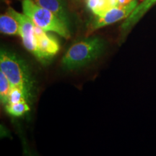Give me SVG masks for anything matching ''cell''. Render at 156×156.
<instances>
[{
    "label": "cell",
    "mask_w": 156,
    "mask_h": 156,
    "mask_svg": "<svg viewBox=\"0 0 156 156\" xmlns=\"http://www.w3.org/2000/svg\"><path fill=\"white\" fill-rule=\"evenodd\" d=\"M22 101H27L24 92L17 87H12L9 95L7 104H13V103L20 102Z\"/></svg>",
    "instance_id": "13"
},
{
    "label": "cell",
    "mask_w": 156,
    "mask_h": 156,
    "mask_svg": "<svg viewBox=\"0 0 156 156\" xmlns=\"http://www.w3.org/2000/svg\"><path fill=\"white\" fill-rule=\"evenodd\" d=\"M35 36L39 50L44 56L45 62H47L59 51V44L57 39L36 25Z\"/></svg>",
    "instance_id": "6"
},
{
    "label": "cell",
    "mask_w": 156,
    "mask_h": 156,
    "mask_svg": "<svg viewBox=\"0 0 156 156\" xmlns=\"http://www.w3.org/2000/svg\"><path fill=\"white\" fill-rule=\"evenodd\" d=\"M132 1H133V0H118V4H117V6L126 5H128V4H129Z\"/></svg>",
    "instance_id": "14"
},
{
    "label": "cell",
    "mask_w": 156,
    "mask_h": 156,
    "mask_svg": "<svg viewBox=\"0 0 156 156\" xmlns=\"http://www.w3.org/2000/svg\"><path fill=\"white\" fill-rule=\"evenodd\" d=\"M5 109L7 113L13 116H21L25 113L30 111L28 102L27 101H22L20 102L13 103V104H7Z\"/></svg>",
    "instance_id": "11"
},
{
    "label": "cell",
    "mask_w": 156,
    "mask_h": 156,
    "mask_svg": "<svg viewBox=\"0 0 156 156\" xmlns=\"http://www.w3.org/2000/svg\"><path fill=\"white\" fill-rule=\"evenodd\" d=\"M12 86L10 82L2 72L0 71V99L2 104L5 106L8 103V98Z\"/></svg>",
    "instance_id": "12"
},
{
    "label": "cell",
    "mask_w": 156,
    "mask_h": 156,
    "mask_svg": "<svg viewBox=\"0 0 156 156\" xmlns=\"http://www.w3.org/2000/svg\"><path fill=\"white\" fill-rule=\"evenodd\" d=\"M88 9L96 16H101L112 8L109 0H86Z\"/></svg>",
    "instance_id": "10"
},
{
    "label": "cell",
    "mask_w": 156,
    "mask_h": 156,
    "mask_svg": "<svg viewBox=\"0 0 156 156\" xmlns=\"http://www.w3.org/2000/svg\"><path fill=\"white\" fill-rule=\"evenodd\" d=\"M23 13L28 16L36 26L46 31L54 32L66 39L70 38L69 25L53 12L41 7L33 0H23Z\"/></svg>",
    "instance_id": "3"
},
{
    "label": "cell",
    "mask_w": 156,
    "mask_h": 156,
    "mask_svg": "<svg viewBox=\"0 0 156 156\" xmlns=\"http://www.w3.org/2000/svg\"><path fill=\"white\" fill-rule=\"evenodd\" d=\"M105 41L99 37L89 38L74 44L62 60L67 70L79 69L98 58L105 49Z\"/></svg>",
    "instance_id": "2"
},
{
    "label": "cell",
    "mask_w": 156,
    "mask_h": 156,
    "mask_svg": "<svg viewBox=\"0 0 156 156\" xmlns=\"http://www.w3.org/2000/svg\"><path fill=\"white\" fill-rule=\"evenodd\" d=\"M156 2V0H143L140 5L134 9L126 20L123 23L121 26V32L122 37L126 36V35L129 32L132 27L136 24L140 19L145 14V12Z\"/></svg>",
    "instance_id": "7"
},
{
    "label": "cell",
    "mask_w": 156,
    "mask_h": 156,
    "mask_svg": "<svg viewBox=\"0 0 156 156\" xmlns=\"http://www.w3.org/2000/svg\"><path fill=\"white\" fill-rule=\"evenodd\" d=\"M7 13L11 15L18 22L21 30V38L24 47L28 51L33 54L38 61L41 63H46L44 56L41 53L36 42L35 36V24L31 19L26 15L17 12L12 7H9L7 11Z\"/></svg>",
    "instance_id": "4"
},
{
    "label": "cell",
    "mask_w": 156,
    "mask_h": 156,
    "mask_svg": "<svg viewBox=\"0 0 156 156\" xmlns=\"http://www.w3.org/2000/svg\"><path fill=\"white\" fill-rule=\"evenodd\" d=\"M0 71L6 75L12 86L22 90L28 103L32 102L35 95V81L24 60L14 52L2 48Z\"/></svg>",
    "instance_id": "1"
},
{
    "label": "cell",
    "mask_w": 156,
    "mask_h": 156,
    "mask_svg": "<svg viewBox=\"0 0 156 156\" xmlns=\"http://www.w3.org/2000/svg\"><path fill=\"white\" fill-rule=\"evenodd\" d=\"M33 1L41 7L53 12L58 18L69 25V16L63 0H33Z\"/></svg>",
    "instance_id": "8"
},
{
    "label": "cell",
    "mask_w": 156,
    "mask_h": 156,
    "mask_svg": "<svg viewBox=\"0 0 156 156\" xmlns=\"http://www.w3.org/2000/svg\"><path fill=\"white\" fill-rule=\"evenodd\" d=\"M0 31L5 35L21 36V30L18 22L7 12L0 16Z\"/></svg>",
    "instance_id": "9"
},
{
    "label": "cell",
    "mask_w": 156,
    "mask_h": 156,
    "mask_svg": "<svg viewBox=\"0 0 156 156\" xmlns=\"http://www.w3.org/2000/svg\"><path fill=\"white\" fill-rule=\"evenodd\" d=\"M137 0H133L126 5L116 6L112 7L106 13L101 16H97L96 18H95L94 20L91 23L89 32L91 33L97 29L118 22L121 20L127 18L134 9L137 7Z\"/></svg>",
    "instance_id": "5"
}]
</instances>
